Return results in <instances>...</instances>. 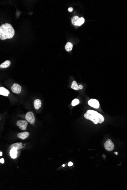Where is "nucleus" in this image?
<instances>
[{"label":"nucleus","mask_w":127,"mask_h":190,"mask_svg":"<svg viewBox=\"0 0 127 190\" xmlns=\"http://www.w3.org/2000/svg\"><path fill=\"white\" fill-rule=\"evenodd\" d=\"M28 124V122L25 120L17 121V126L19 127V129L23 130H26Z\"/></svg>","instance_id":"39448f33"},{"label":"nucleus","mask_w":127,"mask_h":190,"mask_svg":"<svg viewBox=\"0 0 127 190\" xmlns=\"http://www.w3.org/2000/svg\"><path fill=\"white\" fill-rule=\"evenodd\" d=\"M10 64H11V62L10 61L8 60H6L4 63L1 64L0 65V68H6L9 67L10 66Z\"/></svg>","instance_id":"4468645a"},{"label":"nucleus","mask_w":127,"mask_h":190,"mask_svg":"<svg viewBox=\"0 0 127 190\" xmlns=\"http://www.w3.org/2000/svg\"><path fill=\"white\" fill-rule=\"evenodd\" d=\"M80 18L78 16H75L72 19V23L73 24V25L75 26L76 23V22Z\"/></svg>","instance_id":"f3484780"},{"label":"nucleus","mask_w":127,"mask_h":190,"mask_svg":"<svg viewBox=\"0 0 127 190\" xmlns=\"http://www.w3.org/2000/svg\"><path fill=\"white\" fill-rule=\"evenodd\" d=\"M25 119L28 122H29L31 124L33 125L35 123V119L34 115L31 112L27 113L25 116Z\"/></svg>","instance_id":"20e7f679"},{"label":"nucleus","mask_w":127,"mask_h":190,"mask_svg":"<svg viewBox=\"0 0 127 190\" xmlns=\"http://www.w3.org/2000/svg\"><path fill=\"white\" fill-rule=\"evenodd\" d=\"M11 89L13 93L19 94L21 92V87L17 84H14L12 86Z\"/></svg>","instance_id":"0eeeda50"},{"label":"nucleus","mask_w":127,"mask_h":190,"mask_svg":"<svg viewBox=\"0 0 127 190\" xmlns=\"http://www.w3.org/2000/svg\"><path fill=\"white\" fill-rule=\"evenodd\" d=\"M23 147H24L23 146L22 143L21 142L13 143L10 146V148L11 149H12V148H16L17 150L21 149Z\"/></svg>","instance_id":"f8f14e48"},{"label":"nucleus","mask_w":127,"mask_h":190,"mask_svg":"<svg viewBox=\"0 0 127 190\" xmlns=\"http://www.w3.org/2000/svg\"><path fill=\"white\" fill-rule=\"evenodd\" d=\"M34 107L35 109L38 110L41 106V102L39 99H36L34 101Z\"/></svg>","instance_id":"ddd939ff"},{"label":"nucleus","mask_w":127,"mask_h":190,"mask_svg":"<svg viewBox=\"0 0 127 190\" xmlns=\"http://www.w3.org/2000/svg\"><path fill=\"white\" fill-rule=\"evenodd\" d=\"M114 147V145L112 141L110 139L108 140L104 144L105 149L109 152L112 151Z\"/></svg>","instance_id":"7ed1b4c3"},{"label":"nucleus","mask_w":127,"mask_h":190,"mask_svg":"<svg viewBox=\"0 0 127 190\" xmlns=\"http://www.w3.org/2000/svg\"><path fill=\"white\" fill-rule=\"evenodd\" d=\"M9 94V91L4 87H1L0 88V95L5 97H8Z\"/></svg>","instance_id":"9d476101"},{"label":"nucleus","mask_w":127,"mask_h":190,"mask_svg":"<svg viewBox=\"0 0 127 190\" xmlns=\"http://www.w3.org/2000/svg\"><path fill=\"white\" fill-rule=\"evenodd\" d=\"M73 44L71 43L68 42L65 46V49L67 52H70L72 49L73 48Z\"/></svg>","instance_id":"2eb2a0df"},{"label":"nucleus","mask_w":127,"mask_h":190,"mask_svg":"<svg viewBox=\"0 0 127 190\" xmlns=\"http://www.w3.org/2000/svg\"><path fill=\"white\" fill-rule=\"evenodd\" d=\"M85 22V19L83 17H80L76 23L75 26H80Z\"/></svg>","instance_id":"dca6fc26"},{"label":"nucleus","mask_w":127,"mask_h":190,"mask_svg":"<svg viewBox=\"0 0 127 190\" xmlns=\"http://www.w3.org/2000/svg\"><path fill=\"white\" fill-rule=\"evenodd\" d=\"M89 105L94 108L98 109L100 106L98 100L92 99L89 100L88 102Z\"/></svg>","instance_id":"423d86ee"},{"label":"nucleus","mask_w":127,"mask_h":190,"mask_svg":"<svg viewBox=\"0 0 127 190\" xmlns=\"http://www.w3.org/2000/svg\"><path fill=\"white\" fill-rule=\"evenodd\" d=\"M115 154H116V155H118V152H115Z\"/></svg>","instance_id":"5701e85b"},{"label":"nucleus","mask_w":127,"mask_h":190,"mask_svg":"<svg viewBox=\"0 0 127 190\" xmlns=\"http://www.w3.org/2000/svg\"><path fill=\"white\" fill-rule=\"evenodd\" d=\"M80 101L79 99H75L72 101V106H76L77 105L79 104Z\"/></svg>","instance_id":"a211bd4d"},{"label":"nucleus","mask_w":127,"mask_h":190,"mask_svg":"<svg viewBox=\"0 0 127 190\" xmlns=\"http://www.w3.org/2000/svg\"><path fill=\"white\" fill-rule=\"evenodd\" d=\"M84 117L87 119L92 121L95 124L102 123L104 121L103 116L96 111L93 110H88L84 114Z\"/></svg>","instance_id":"f03ea898"},{"label":"nucleus","mask_w":127,"mask_h":190,"mask_svg":"<svg viewBox=\"0 0 127 190\" xmlns=\"http://www.w3.org/2000/svg\"><path fill=\"white\" fill-rule=\"evenodd\" d=\"M63 167H64L65 166V165L64 164L63 165Z\"/></svg>","instance_id":"b1692460"},{"label":"nucleus","mask_w":127,"mask_h":190,"mask_svg":"<svg viewBox=\"0 0 127 190\" xmlns=\"http://www.w3.org/2000/svg\"><path fill=\"white\" fill-rule=\"evenodd\" d=\"M73 165V163H72V162H69V163H68L69 166V167L72 166Z\"/></svg>","instance_id":"6ab92c4d"},{"label":"nucleus","mask_w":127,"mask_h":190,"mask_svg":"<svg viewBox=\"0 0 127 190\" xmlns=\"http://www.w3.org/2000/svg\"><path fill=\"white\" fill-rule=\"evenodd\" d=\"M2 155V152H0V156H1Z\"/></svg>","instance_id":"4be33fe9"},{"label":"nucleus","mask_w":127,"mask_h":190,"mask_svg":"<svg viewBox=\"0 0 127 190\" xmlns=\"http://www.w3.org/2000/svg\"><path fill=\"white\" fill-rule=\"evenodd\" d=\"M29 135V133L28 132H20L17 134V136L18 138L24 140L28 138Z\"/></svg>","instance_id":"1a4fd4ad"},{"label":"nucleus","mask_w":127,"mask_h":190,"mask_svg":"<svg viewBox=\"0 0 127 190\" xmlns=\"http://www.w3.org/2000/svg\"><path fill=\"white\" fill-rule=\"evenodd\" d=\"M71 88L74 89V90H82L83 88V86L81 85H80L78 86L77 83L75 81H74L72 83L71 86Z\"/></svg>","instance_id":"6e6552de"},{"label":"nucleus","mask_w":127,"mask_h":190,"mask_svg":"<svg viewBox=\"0 0 127 190\" xmlns=\"http://www.w3.org/2000/svg\"><path fill=\"white\" fill-rule=\"evenodd\" d=\"M15 33L14 29L10 24L6 23L0 27V39L1 40L12 38Z\"/></svg>","instance_id":"f257e3e1"},{"label":"nucleus","mask_w":127,"mask_h":190,"mask_svg":"<svg viewBox=\"0 0 127 190\" xmlns=\"http://www.w3.org/2000/svg\"><path fill=\"white\" fill-rule=\"evenodd\" d=\"M17 150L16 149V148H12L10 152V156L13 159H15L17 158Z\"/></svg>","instance_id":"9b49d317"},{"label":"nucleus","mask_w":127,"mask_h":190,"mask_svg":"<svg viewBox=\"0 0 127 190\" xmlns=\"http://www.w3.org/2000/svg\"><path fill=\"white\" fill-rule=\"evenodd\" d=\"M0 163H4V160L3 158H2V159H0Z\"/></svg>","instance_id":"412c9836"},{"label":"nucleus","mask_w":127,"mask_h":190,"mask_svg":"<svg viewBox=\"0 0 127 190\" xmlns=\"http://www.w3.org/2000/svg\"><path fill=\"white\" fill-rule=\"evenodd\" d=\"M68 10L69 12H72L73 11V8L72 7L69 8Z\"/></svg>","instance_id":"aec40b11"}]
</instances>
